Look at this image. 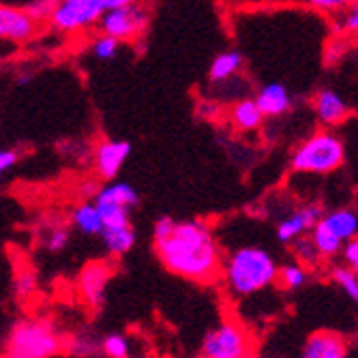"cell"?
<instances>
[{
    "instance_id": "cell-21",
    "label": "cell",
    "mask_w": 358,
    "mask_h": 358,
    "mask_svg": "<svg viewBox=\"0 0 358 358\" xmlns=\"http://www.w3.org/2000/svg\"><path fill=\"white\" fill-rule=\"evenodd\" d=\"M309 279V273H307V266L303 264H285L279 268V285L287 292H294V289H301Z\"/></svg>"
},
{
    "instance_id": "cell-3",
    "label": "cell",
    "mask_w": 358,
    "mask_h": 358,
    "mask_svg": "<svg viewBox=\"0 0 358 358\" xmlns=\"http://www.w3.org/2000/svg\"><path fill=\"white\" fill-rule=\"evenodd\" d=\"M345 161L343 140L331 129H320L301 142L289 157V168L296 174L329 176L337 172Z\"/></svg>"
},
{
    "instance_id": "cell-26",
    "label": "cell",
    "mask_w": 358,
    "mask_h": 358,
    "mask_svg": "<svg viewBox=\"0 0 358 358\" xmlns=\"http://www.w3.org/2000/svg\"><path fill=\"white\" fill-rule=\"evenodd\" d=\"M58 3H60V0H26V3H24L22 7H24L32 17H35L39 24H43V22H50V20H52V15H54Z\"/></svg>"
},
{
    "instance_id": "cell-6",
    "label": "cell",
    "mask_w": 358,
    "mask_h": 358,
    "mask_svg": "<svg viewBox=\"0 0 358 358\" xmlns=\"http://www.w3.org/2000/svg\"><path fill=\"white\" fill-rule=\"evenodd\" d=\"M358 236V213L352 208H335L324 213L311 230V238L322 257H335L343 251L345 243Z\"/></svg>"
},
{
    "instance_id": "cell-7",
    "label": "cell",
    "mask_w": 358,
    "mask_h": 358,
    "mask_svg": "<svg viewBox=\"0 0 358 358\" xmlns=\"http://www.w3.org/2000/svg\"><path fill=\"white\" fill-rule=\"evenodd\" d=\"M253 337L236 320H225L202 341V358H251Z\"/></svg>"
},
{
    "instance_id": "cell-30",
    "label": "cell",
    "mask_w": 358,
    "mask_h": 358,
    "mask_svg": "<svg viewBox=\"0 0 358 358\" xmlns=\"http://www.w3.org/2000/svg\"><path fill=\"white\" fill-rule=\"evenodd\" d=\"M101 345H103V341L94 339L92 335H78V337L73 339V343H71V352H73L76 356L90 358V356H94L96 352L101 350Z\"/></svg>"
},
{
    "instance_id": "cell-25",
    "label": "cell",
    "mask_w": 358,
    "mask_h": 358,
    "mask_svg": "<svg viewBox=\"0 0 358 358\" xmlns=\"http://www.w3.org/2000/svg\"><path fill=\"white\" fill-rule=\"evenodd\" d=\"M292 251H294L296 259H299L301 264H305V266H315V264L320 262V259H322V253L317 251V247H315L311 234L301 236L299 241L292 243Z\"/></svg>"
},
{
    "instance_id": "cell-1",
    "label": "cell",
    "mask_w": 358,
    "mask_h": 358,
    "mask_svg": "<svg viewBox=\"0 0 358 358\" xmlns=\"http://www.w3.org/2000/svg\"><path fill=\"white\" fill-rule=\"evenodd\" d=\"M152 241L161 264L182 279L208 283L223 268L215 232L202 219L176 221L168 215L159 217L152 227Z\"/></svg>"
},
{
    "instance_id": "cell-5",
    "label": "cell",
    "mask_w": 358,
    "mask_h": 358,
    "mask_svg": "<svg viewBox=\"0 0 358 358\" xmlns=\"http://www.w3.org/2000/svg\"><path fill=\"white\" fill-rule=\"evenodd\" d=\"M131 3H142V0H60L50 26L62 35H76V32L99 26L108 11Z\"/></svg>"
},
{
    "instance_id": "cell-35",
    "label": "cell",
    "mask_w": 358,
    "mask_h": 358,
    "mask_svg": "<svg viewBox=\"0 0 358 358\" xmlns=\"http://www.w3.org/2000/svg\"><path fill=\"white\" fill-rule=\"evenodd\" d=\"M251 358H253V356H251Z\"/></svg>"
},
{
    "instance_id": "cell-17",
    "label": "cell",
    "mask_w": 358,
    "mask_h": 358,
    "mask_svg": "<svg viewBox=\"0 0 358 358\" xmlns=\"http://www.w3.org/2000/svg\"><path fill=\"white\" fill-rule=\"evenodd\" d=\"M71 225L84 236H101L103 232V217L94 200H84L71 213Z\"/></svg>"
},
{
    "instance_id": "cell-20",
    "label": "cell",
    "mask_w": 358,
    "mask_h": 358,
    "mask_svg": "<svg viewBox=\"0 0 358 358\" xmlns=\"http://www.w3.org/2000/svg\"><path fill=\"white\" fill-rule=\"evenodd\" d=\"M101 241L106 251L112 257H120L124 253H129L136 247L138 234L134 225H122V227H106L101 232Z\"/></svg>"
},
{
    "instance_id": "cell-24",
    "label": "cell",
    "mask_w": 358,
    "mask_h": 358,
    "mask_svg": "<svg viewBox=\"0 0 358 358\" xmlns=\"http://www.w3.org/2000/svg\"><path fill=\"white\" fill-rule=\"evenodd\" d=\"M69 238H71L69 225H64V223H52L48 230H45L43 247L48 251H52V253H58V251H62L64 247L69 245Z\"/></svg>"
},
{
    "instance_id": "cell-34",
    "label": "cell",
    "mask_w": 358,
    "mask_h": 358,
    "mask_svg": "<svg viewBox=\"0 0 358 358\" xmlns=\"http://www.w3.org/2000/svg\"><path fill=\"white\" fill-rule=\"evenodd\" d=\"M24 3H26V0H22V3H20V5H24Z\"/></svg>"
},
{
    "instance_id": "cell-31",
    "label": "cell",
    "mask_w": 358,
    "mask_h": 358,
    "mask_svg": "<svg viewBox=\"0 0 358 358\" xmlns=\"http://www.w3.org/2000/svg\"><path fill=\"white\" fill-rule=\"evenodd\" d=\"M35 287H37V277L32 271H22L17 277H15V283H13V289L20 299H28L35 294Z\"/></svg>"
},
{
    "instance_id": "cell-19",
    "label": "cell",
    "mask_w": 358,
    "mask_h": 358,
    "mask_svg": "<svg viewBox=\"0 0 358 358\" xmlns=\"http://www.w3.org/2000/svg\"><path fill=\"white\" fill-rule=\"evenodd\" d=\"M264 112L259 110L257 101L255 99H238L232 110H230V122L236 131H243V134H249V131H255V129L262 127L264 122Z\"/></svg>"
},
{
    "instance_id": "cell-27",
    "label": "cell",
    "mask_w": 358,
    "mask_h": 358,
    "mask_svg": "<svg viewBox=\"0 0 358 358\" xmlns=\"http://www.w3.org/2000/svg\"><path fill=\"white\" fill-rule=\"evenodd\" d=\"M101 352L108 358H129V339L118 333H112L103 339Z\"/></svg>"
},
{
    "instance_id": "cell-32",
    "label": "cell",
    "mask_w": 358,
    "mask_h": 358,
    "mask_svg": "<svg viewBox=\"0 0 358 358\" xmlns=\"http://www.w3.org/2000/svg\"><path fill=\"white\" fill-rule=\"evenodd\" d=\"M20 159H22V150L17 146H7L0 150V172H9L13 170L17 164H20Z\"/></svg>"
},
{
    "instance_id": "cell-8",
    "label": "cell",
    "mask_w": 358,
    "mask_h": 358,
    "mask_svg": "<svg viewBox=\"0 0 358 358\" xmlns=\"http://www.w3.org/2000/svg\"><path fill=\"white\" fill-rule=\"evenodd\" d=\"M150 22V13L144 3H131L118 9L108 11L99 22V32L110 35L122 43H131L140 39Z\"/></svg>"
},
{
    "instance_id": "cell-22",
    "label": "cell",
    "mask_w": 358,
    "mask_h": 358,
    "mask_svg": "<svg viewBox=\"0 0 358 358\" xmlns=\"http://www.w3.org/2000/svg\"><path fill=\"white\" fill-rule=\"evenodd\" d=\"M120 45H122V41H118V39H114L110 35H103V32H101L99 37H94L90 41V56L94 60H101V62L114 60L118 56V52H120Z\"/></svg>"
},
{
    "instance_id": "cell-15",
    "label": "cell",
    "mask_w": 358,
    "mask_h": 358,
    "mask_svg": "<svg viewBox=\"0 0 358 358\" xmlns=\"http://www.w3.org/2000/svg\"><path fill=\"white\" fill-rule=\"evenodd\" d=\"M301 358H348L345 341L337 333H329V331L313 333L305 341L301 350Z\"/></svg>"
},
{
    "instance_id": "cell-13",
    "label": "cell",
    "mask_w": 358,
    "mask_h": 358,
    "mask_svg": "<svg viewBox=\"0 0 358 358\" xmlns=\"http://www.w3.org/2000/svg\"><path fill=\"white\" fill-rule=\"evenodd\" d=\"M311 110L315 114V120L327 129L341 124L352 112L350 103L333 88H320L311 101Z\"/></svg>"
},
{
    "instance_id": "cell-4",
    "label": "cell",
    "mask_w": 358,
    "mask_h": 358,
    "mask_svg": "<svg viewBox=\"0 0 358 358\" xmlns=\"http://www.w3.org/2000/svg\"><path fill=\"white\" fill-rule=\"evenodd\" d=\"M62 350L56 327L43 317H26L13 324L3 358H52Z\"/></svg>"
},
{
    "instance_id": "cell-2",
    "label": "cell",
    "mask_w": 358,
    "mask_h": 358,
    "mask_svg": "<svg viewBox=\"0 0 358 358\" xmlns=\"http://www.w3.org/2000/svg\"><path fill=\"white\" fill-rule=\"evenodd\" d=\"M279 264L264 247H238L223 259V281L234 299H249L279 281Z\"/></svg>"
},
{
    "instance_id": "cell-33",
    "label": "cell",
    "mask_w": 358,
    "mask_h": 358,
    "mask_svg": "<svg viewBox=\"0 0 358 358\" xmlns=\"http://www.w3.org/2000/svg\"><path fill=\"white\" fill-rule=\"evenodd\" d=\"M341 255H343V264L358 275V236L352 238L350 243H345Z\"/></svg>"
},
{
    "instance_id": "cell-23",
    "label": "cell",
    "mask_w": 358,
    "mask_h": 358,
    "mask_svg": "<svg viewBox=\"0 0 358 358\" xmlns=\"http://www.w3.org/2000/svg\"><path fill=\"white\" fill-rule=\"evenodd\" d=\"M331 275H333V281L343 289V294L352 303L358 305V275L352 268H348L345 264L343 266H335Z\"/></svg>"
},
{
    "instance_id": "cell-28",
    "label": "cell",
    "mask_w": 358,
    "mask_h": 358,
    "mask_svg": "<svg viewBox=\"0 0 358 358\" xmlns=\"http://www.w3.org/2000/svg\"><path fill=\"white\" fill-rule=\"evenodd\" d=\"M337 28L343 35H358V0L337 13Z\"/></svg>"
},
{
    "instance_id": "cell-12",
    "label": "cell",
    "mask_w": 358,
    "mask_h": 358,
    "mask_svg": "<svg viewBox=\"0 0 358 358\" xmlns=\"http://www.w3.org/2000/svg\"><path fill=\"white\" fill-rule=\"evenodd\" d=\"M129 155H131V144L127 140H103L94 146L92 164L94 172L103 180H116L122 166L127 164Z\"/></svg>"
},
{
    "instance_id": "cell-29",
    "label": "cell",
    "mask_w": 358,
    "mask_h": 358,
    "mask_svg": "<svg viewBox=\"0 0 358 358\" xmlns=\"http://www.w3.org/2000/svg\"><path fill=\"white\" fill-rule=\"evenodd\" d=\"M289 3H301V5H305L309 9L337 15L339 11H343L345 7H350L354 0H289Z\"/></svg>"
},
{
    "instance_id": "cell-10",
    "label": "cell",
    "mask_w": 358,
    "mask_h": 358,
    "mask_svg": "<svg viewBox=\"0 0 358 358\" xmlns=\"http://www.w3.org/2000/svg\"><path fill=\"white\" fill-rule=\"evenodd\" d=\"M324 217V210L320 204H305L301 208H294L292 213H287L283 219H279L275 234L277 241L283 245H292L294 241H299L301 236L311 234V230L317 225V221Z\"/></svg>"
},
{
    "instance_id": "cell-14",
    "label": "cell",
    "mask_w": 358,
    "mask_h": 358,
    "mask_svg": "<svg viewBox=\"0 0 358 358\" xmlns=\"http://www.w3.org/2000/svg\"><path fill=\"white\" fill-rule=\"evenodd\" d=\"M253 99L257 101L259 110L264 112L266 118H279L285 116L292 110V92L283 82H266L262 88L255 92Z\"/></svg>"
},
{
    "instance_id": "cell-11",
    "label": "cell",
    "mask_w": 358,
    "mask_h": 358,
    "mask_svg": "<svg viewBox=\"0 0 358 358\" xmlns=\"http://www.w3.org/2000/svg\"><path fill=\"white\" fill-rule=\"evenodd\" d=\"M112 279V266L108 262H90L80 273V296L92 309L99 311L106 301V289Z\"/></svg>"
},
{
    "instance_id": "cell-18",
    "label": "cell",
    "mask_w": 358,
    "mask_h": 358,
    "mask_svg": "<svg viewBox=\"0 0 358 358\" xmlns=\"http://www.w3.org/2000/svg\"><path fill=\"white\" fill-rule=\"evenodd\" d=\"M92 200L96 202H114L120 206H127L136 210L140 204V193L131 182H124V180H108V185H103Z\"/></svg>"
},
{
    "instance_id": "cell-9",
    "label": "cell",
    "mask_w": 358,
    "mask_h": 358,
    "mask_svg": "<svg viewBox=\"0 0 358 358\" xmlns=\"http://www.w3.org/2000/svg\"><path fill=\"white\" fill-rule=\"evenodd\" d=\"M41 24L32 17L22 5H3L0 7V37L13 45L28 43L37 37Z\"/></svg>"
},
{
    "instance_id": "cell-16",
    "label": "cell",
    "mask_w": 358,
    "mask_h": 358,
    "mask_svg": "<svg viewBox=\"0 0 358 358\" xmlns=\"http://www.w3.org/2000/svg\"><path fill=\"white\" fill-rule=\"evenodd\" d=\"M245 67V56L238 50H227L213 58L208 67V80L213 84H225L234 80Z\"/></svg>"
}]
</instances>
